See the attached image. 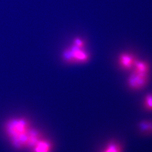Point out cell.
Masks as SVG:
<instances>
[{"mask_svg": "<svg viewBox=\"0 0 152 152\" xmlns=\"http://www.w3.org/2000/svg\"><path fill=\"white\" fill-rule=\"evenodd\" d=\"M5 128L11 142L17 148H33L41 139L39 133L32 129L26 119H11L7 123Z\"/></svg>", "mask_w": 152, "mask_h": 152, "instance_id": "1", "label": "cell"}, {"mask_svg": "<svg viewBox=\"0 0 152 152\" xmlns=\"http://www.w3.org/2000/svg\"><path fill=\"white\" fill-rule=\"evenodd\" d=\"M62 58L70 63H83L88 61L90 56L85 48H80L72 45L64 50Z\"/></svg>", "mask_w": 152, "mask_h": 152, "instance_id": "2", "label": "cell"}, {"mask_svg": "<svg viewBox=\"0 0 152 152\" xmlns=\"http://www.w3.org/2000/svg\"><path fill=\"white\" fill-rule=\"evenodd\" d=\"M149 79V73H142L133 70L127 80V85L132 90H141L147 86Z\"/></svg>", "mask_w": 152, "mask_h": 152, "instance_id": "3", "label": "cell"}, {"mask_svg": "<svg viewBox=\"0 0 152 152\" xmlns=\"http://www.w3.org/2000/svg\"><path fill=\"white\" fill-rule=\"evenodd\" d=\"M135 56L130 53H121L119 57V64L122 69L129 71L134 68L135 63L137 60Z\"/></svg>", "mask_w": 152, "mask_h": 152, "instance_id": "4", "label": "cell"}, {"mask_svg": "<svg viewBox=\"0 0 152 152\" xmlns=\"http://www.w3.org/2000/svg\"><path fill=\"white\" fill-rule=\"evenodd\" d=\"M33 148V152H51L52 146L49 141L41 139Z\"/></svg>", "mask_w": 152, "mask_h": 152, "instance_id": "5", "label": "cell"}, {"mask_svg": "<svg viewBox=\"0 0 152 152\" xmlns=\"http://www.w3.org/2000/svg\"><path fill=\"white\" fill-rule=\"evenodd\" d=\"M121 144L115 141L110 142L104 147L102 152H122Z\"/></svg>", "mask_w": 152, "mask_h": 152, "instance_id": "6", "label": "cell"}, {"mask_svg": "<svg viewBox=\"0 0 152 152\" xmlns=\"http://www.w3.org/2000/svg\"><path fill=\"white\" fill-rule=\"evenodd\" d=\"M134 69V70L138 72L149 73L150 66L147 62L137 60L135 64Z\"/></svg>", "mask_w": 152, "mask_h": 152, "instance_id": "7", "label": "cell"}, {"mask_svg": "<svg viewBox=\"0 0 152 152\" xmlns=\"http://www.w3.org/2000/svg\"><path fill=\"white\" fill-rule=\"evenodd\" d=\"M138 127L142 132L152 133V121L146 120L140 121Z\"/></svg>", "mask_w": 152, "mask_h": 152, "instance_id": "8", "label": "cell"}, {"mask_svg": "<svg viewBox=\"0 0 152 152\" xmlns=\"http://www.w3.org/2000/svg\"><path fill=\"white\" fill-rule=\"evenodd\" d=\"M144 104L146 110L152 111V93L146 95L144 99Z\"/></svg>", "mask_w": 152, "mask_h": 152, "instance_id": "9", "label": "cell"}, {"mask_svg": "<svg viewBox=\"0 0 152 152\" xmlns=\"http://www.w3.org/2000/svg\"><path fill=\"white\" fill-rule=\"evenodd\" d=\"M73 44L80 48H85V47L84 41L79 37L76 38L74 39Z\"/></svg>", "mask_w": 152, "mask_h": 152, "instance_id": "10", "label": "cell"}]
</instances>
